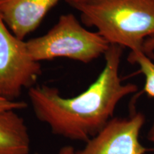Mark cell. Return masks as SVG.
Returning <instances> with one entry per match:
<instances>
[{
	"label": "cell",
	"instance_id": "11",
	"mask_svg": "<svg viewBox=\"0 0 154 154\" xmlns=\"http://www.w3.org/2000/svg\"><path fill=\"white\" fill-rule=\"evenodd\" d=\"M38 154V153H36ZM57 154H76V151L72 146H64L61 147Z\"/></svg>",
	"mask_w": 154,
	"mask_h": 154
},
{
	"label": "cell",
	"instance_id": "5",
	"mask_svg": "<svg viewBox=\"0 0 154 154\" xmlns=\"http://www.w3.org/2000/svg\"><path fill=\"white\" fill-rule=\"evenodd\" d=\"M145 121L143 113L136 111L126 118H113L76 154H145L149 149L139 140Z\"/></svg>",
	"mask_w": 154,
	"mask_h": 154
},
{
	"label": "cell",
	"instance_id": "7",
	"mask_svg": "<svg viewBox=\"0 0 154 154\" xmlns=\"http://www.w3.org/2000/svg\"><path fill=\"white\" fill-rule=\"evenodd\" d=\"M30 136L16 110L0 111V154H29Z\"/></svg>",
	"mask_w": 154,
	"mask_h": 154
},
{
	"label": "cell",
	"instance_id": "6",
	"mask_svg": "<svg viewBox=\"0 0 154 154\" xmlns=\"http://www.w3.org/2000/svg\"><path fill=\"white\" fill-rule=\"evenodd\" d=\"M61 0H0V17L9 30L24 40L37 29Z\"/></svg>",
	"mask_w": 154,
	"mask_h": 154
},
{
	"label": "cell",
	"instance_id": "2",
	"mask_svg": "<svg viewBox=\"0 0 154 154\" xmlns=\"http://www.w3.org/2000/svg\"><path fill=\"white\" fill-rule=\"evenodd\" d=\"M80 13L82 23L110 45L143 52L144 42L154 36V0H82L69 4Z\"/></svg>",
	"mask_w": 154,
	"mask_h": 154
},
{
	"label": "cell",
	"instance_id": "4",
	"mask_svg": "<svg viewBox=\"0 0 154 154\" xmlns=\"http://www.w3.org/2000/svg\"><path fill=\"white\" fill-rule=\"evenodd\" d=\"M42 72L26 42L17 38L0 17V94L16 101L24 88L35 86Z\"/></svg>",
	"mask_w": 154,
	"mask_h": 154
},
{
	"label": "cell",
	"instance_id": "8",
	"mask_svg": "<svg viewBox=\"0 0 154 154\" xmlns=\"http://www.w3.org/2000/svg\"><path fill=\"white\" fill-rule=\"evenodd\" d=\"M130 63H137L139 66L140 72L145 77L143 91L150 97L154 98V63L143 52L130 53L128 57ZM147 138L154 143V124L150 128Z\"/></svg>",
	"mask_w": 154,
	"mask_h": 154
},
{
	"label": "cell",
	"instance_id": "12",
	"mask_svg": "<svg viewBox=\"0 0 154 154\" xmlns=\"http://www.w3.org/2000/svg\"><path fill=\"white\" fill-rule=\"evenodd\" d=\"M66 1L68 4H70V3H73V2H76L82 1V0H66Z\"/></svg>",
	"mask_w": 154,
	"mask_h": 154
},
{
	"label": "cell",
	"instance_id": "3",
	"mask_svg": "<svg viewBox=\"0 0 154 154\" xmlns=\"http://www.w3.org/2000/svg\"><path fill=\"white\" fill-rule=\"evenodd\" d=\"M31 57L39 62L57 58L88 63L104 55L110 44L88 30L73 14H64L44 35L26 41Z\"/></svg>",
	"mask_w": 154,
	"mask_h": 154
},
{
	"label": "cell",
	"instance_id": "10",
	"mask_svg": "<svg viewBox=\"0 0 154 154\" xmlns=\"http://www.w3.org/2000/svg\"><path fill=\"white\" fill-rule=\"evenodd\" d=\"M154 36L146 40L143 44V53L150 59H153L154 54Z\"/></svg>",
	"mask_w": 154,
	"mask_h": 154
},
{
	"label": "cell",
	"instance_id": "1",
	"mask_svg": "<svg viewBox=\"0 0 154 154\" xmlns=\"http://www.w3.org/2000/svg\"><path fill=\"white\" fill-rule=\"evenodd\" d=\"M123 48L110 45L105 65L95 82L72 98L63 97L57 88L35 85L28 96L38 120L54 134L73 140L88 141L113 119L119 103L137 91L134 84H124L119 74Z\"/></svg>",
	"mask_w": 154,
	"mask_h": 154
},
{
	"label": "cell",
	"instance_id": "9",
	"mask_svg": "<svg viewBox=\"0 0 154 154\" xmlns=\"http://www.w3.org/2000/svg\"><path fill=\"white\" fill-rule=\"evenodd\" d=\"M27 107L24 101H10L0 94V111L3 110H21Z\"/></svg>",
	"mask_w": 154,
	"mask_h": 154
}]
</instances>
